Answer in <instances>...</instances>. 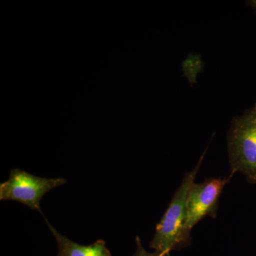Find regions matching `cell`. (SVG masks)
<instances>
[{
  "label": "cell",
  "mask_w": 256,
  "mask_h": 256,
  "mask_svg": "<svg viewBox=\"0 0 256 256\" xmlns=\"http://www.w3.org/2000/svg\"><path fill=\"white\" fill-rule=\"evenodd\" d=\"M66 183L64 178H42L23 170L13 169L8 180L0 184V200L20 202L43 215L40 207L42 198L50 190Z\"/></svg>",
  "instance_id": "277c9868"
},
{
  "label": "cell",
  "mask_w": 256,
  "mask_h": 256,
  "mask_svg": "<svg viewBox=\"0 0 256 256\" xmlns=\"http://www.w3.org/2000/svg\"><path fill=\"white\" fill-rule=\"evenodd\" d=\"M208 148V146H207L204 151L195 168L190 172L185 174L166 212L159 223L156 224V233L149 245L150 248L154 249V252L168 256L172 250L183 249L182 232L186 215V200Z\"/></svg>",
  "instance_id": "6da1fadb"
},
{
  "label": "cell",
  "mask_w": 256,
  "mask_h": 256,
  "mask_svg": "<svg viewBox=\"0 0 256 256\" xmlns=\"http://www.w3.org/2000/svg\"><path fill=\"white\" fill-rule=\"evenodd\" d=\"M226 140L230 174L242 173L256 184V102L232 119Z\"/></svg>",
  "instance_id": "7a4b0ae2"
},
{
  "label": "cell",
  "mask_w": 256,
  "mask_h": 256,
  "mask_svg": "<svg viewBox=\"0 0 256 256\" xmlns=\"http://www.w3.org/2000/svg\"><path fill=\"white\" fill-rule=\"evenodd\" d=\"M136 246H137V248H136V252L133 256H166L156 252H146V249L143 248L141 239L139 236L136 237Z\"/></svg>",
  "instance_id": "8992f818"
},
{
  "label": "cell",
  "mask_w": 256,
  "mask_h": 256,
  "mask_svg": "<svg viewBox=\"0 0 256 256\" xmlns=\"http://www.w3.org/2000/svg\"><path fill=\"white\" fill-rule=\"evenodd\" d=\"M246 2L248 6L252 8L256 13V0H248V1Z\"/></svg>",
  "instance_id": "52a82bcc"
},
{
  "label": "cell",
  "mask_w": 256,
  "mask_h": 256,
  "mask_svg": "<svg viewBox=\"0 0 256 256\" xmlns=\"http://www.w3.org/2000/svg\"><path fill=\"white\" fill-rule=\"evenodd\" d=\"M44 218L56 240L58 250L57 256H112L104 240H96L88 246L80 245L57 232L46 218Z\"/></svg>",
  "instance_id": "5b68a950"
},
{
  "label": "cell",
  "mask_w": 256,
  "mask_h": 256,
  "mask_svg": "<svg viewBox=\"0 0 256 256\" xmlns=\"http://www.w3.org/2000/svg\"><path fill=\"white\" fill-rule=\"evenodd\" d=\"M233 176L229 174L223 178H208L203 182H194L192 185L186 200V215L182 232L183 248L191 246L192 230L198 222L208 216L216 218L222 192Z\"/></svg>",
  "instance_id": "3957f363"
}]
</instances>
